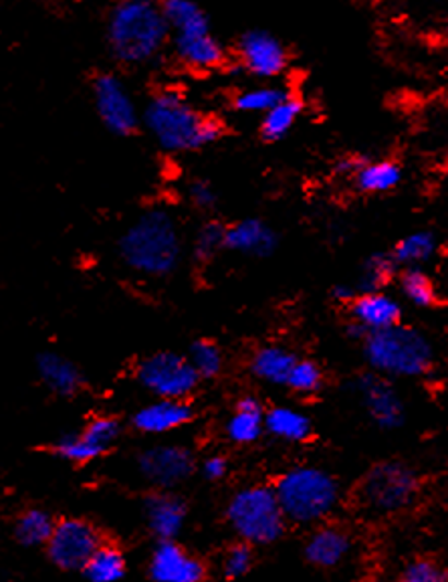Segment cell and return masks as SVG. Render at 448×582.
<instances>
[{"mask_svg": "<svg viewBox=\"0 0 448 582\" xmlns=\"http://www.w3.org/2000/svg\"><path fill=\"white\" fill-rule=\"evenodd\" d=\"M142 125L168 154L198 153L220 142L227 132L222 120L198 110L174 87H164L149 97L142 110Z\"/></svg>", "mask_w": 448, "mask_h": 582, "instance_id": "6da1fadb", "label": "cell"}, {"mask_svg": "<svg viewBox=\"0 0 448 582\" xmlns=\"http://www.w3.org/2000/svg\"><path fill=\"white\" fill-rule=\"evenodd\" d=\"M170 28L160 0H118L106 21L109 56L123 68H142L168 49Z\"/></svg>", "mask_w": 448, "mask_h": 582, "instance_id": "7a4b0ae2", "label": "cell"}, {"mask_svg": "<svg viewBox=\"0 0 448 582\" xmlns=\"http://www.w3.org/2000/svg\"><path fill=\"white\" fill-rule=\"evenodd\" d=\"M160 9L170 28L168 47L182 70L213 73L229 65V51L198 0H160Z\"/></svg>", "mask_w": 448, "mask_h": 582, "instance_id": "3957f363", "label": "cell"}, {"mask_svg": "<svg viewBox=\"0 0 448 582\" xmlns=\"http://www.w3.org/2000/svg\"><path fill=\"white\" fill-rule=\"evenodd\" d=\"M123 264L146 278L170 276L182 257V237L174 217L164 208H149L120 237Z\"/></svg>", "mask_w": 448, "mask_h": 582, "instance_id": "277c9868", "label": "cell"}, {"mask_svg": "<svg viewBox=\"0 0 448 582\" xmlns=\"http://www.w3.org/2000/svg\"><path fill=\"white\" fill-rule=\"evenodd\" d=\"M287 524L317 526L327 522L341 504V485L331 472L317 465H293L273 485Z\"/></svg>", "mask_w": 448, "mask_h": 582, "instance_id": "5b68a950", "label": "cell"}, {"mask_svg": "<svg viewBox=\"0 0 448 582\" xmlns=\"http://www.w3.org/2000/svg\"><path fill=\"white\" fill-rule=\"evenodd\" d=\"M372 373L386 378H422L435 368V350L428 338L407 324H396L362 340Z\"/></svg>", "mask_w": 448, "mask_h": 582, "instance_id": "8992f818", "label": "cell"}, {"mask_svg": "<svg viewBox=\"0 0 448 582\" xmlns=\"http://www.w3.org/2000/svg\"><path fill=\"white\" fill-rule=\"evenodd\" d=\"M419 472L400 459H384L367 470L355 487V504L374 518L408 512L421 498Z\"/></svg>", "mask_w": 448, "mask_h": 582, "instance_id": "52a82bcc", "label": "cell"}, {"mask_svg": "<svg viewBox=\"0 0 448 582\" xmlns=\"http://www.w3.org/2000/svg\"><path fill=\"white\" fill-rule=\"evenodd\" d=\"M225 518L237 541L246 542L253 548L273 546L286 536L289 526L273 485L267 484L237 489L227 501Z\"/></svg>", "mask_w": 448, "mask_h": 582, "instance_id": "ba28073f", "label": "cell"}, {"mask_svg": "<svg viewBox=\"0 0 448 582\" xmlns=\"http://www.w3.org/2000/svg\"><path fill=\"white\" fill-rule=\"evenodd\" d=\"M92 99L97 118L118 138L134 136L142 125V110L122 77L111 71H101L92 80Z\"/></svg>", "mask_w": 448, "mask_h": 582, "instance_id": "9c48e42d", "label": "cell"}, {"mask_svg": "<svg viewBox=\"0 0 448 582\" xmlns=\"http://www.w3.org/2000/svg\"><path fill=\"white\" fill-rule=\"evenodd\" d=\"M136 378L156 399H189L201 385L186 354L170 350L154 352L137 362Z\"/></svg>", "mask_w": 448, "mask_h": 582, "instance_id": "30bf717a", "label": "cell"}, {"mask_svg": "<svg viewBox=\"0 0 448 582\" xmlns=\"http://www.w3.org/2000/svg\"><path fill=\"white\" fill-rule=\"evenodd\" d=\"M99 528L83 518H63L55 522L53 534L45 544L49 560L57 569L82 572L89 556L104 544Z\"/></svg>", "mask_w": 448, "mask_h": 582, "instance_id": "8fae6325", "label": "cell"}, {"mask_svg": "<svg viewBox=\"0 0 448 582\" xmlns=\"http://www.w3.org/2000/svg\"><path fill=\"white\" fill-rule=\"evenodd\" d=\"M237 68L261 82L281 77L291 63L286 43L265 28L245 31L234 45Z\"/></svg>", "mask_w": 448, "mask_h": 582, "instance_id": "7c38bea8", "label": "cell"}, {"mask_svg": "<svg viewBox=\"0 0 448 582\" xmlns=\"http://www.w3.org/2000/svg\"><path fill=\"white\" fill-rule=\"evenodd\" d=\"M122 423L116 416H96L82 431L68 433L51 445V453L63 461L85 465L104 458L122 437Z\"/></svg>", "mask_w": 448, "mask_h": 582, "instance_id": "4fadbf2b", "label": "cell"}, {"mask_svg": "<svg viewBox=\"0 0 448 582\" xmlns=\"http://www.w3.org/2000/svg\"><path fill=\"white\" fill-rule=\"evenodd\" d=\"M137 473L154 489H174L196 472V458L184 445H152L136 458Z\"/></svg>", "mask_w": 448, "mask_h": 582, "instance_id": "5bb4252c", "label": "cell"}, {"mask_svg": "<svg viewBox=\"0 0 448 582\" xmlns=\"http://www.w3.org/2000/svg\"><path fill=\"white\" fill-rule=\"evenodd\" d=\"M355 390L370 421L378 429L396 431L407 423V404L390 378L370 371L355 380Z\"/></svg>", "mask_w": 448, "mask_h": 582, "instance_id": "9a60e30c", "label": "cell"}, {"mask_svg": "<svg viewBox=\"0 0 448 582\" xmlns=\"http://www.w3.org/2000/svg\"><path fill=\"white\" fill-rule=\"evenodd\" d=\"M152 582H206L208 567L178 541L156 542L148 558Z\"/></svg>", "mask_w": 448, "mask_h": 582, "instance_id": "2e32d148", "label": "cell"}, {"mask_svg": "<svg viewBox=\"0 0 448 582\" xmlns=\"http://www.w3.org/2000/svg\"><path fill=\"white\" fill-rule=\"evenodd\" d=\"M144 520L156 541H178L189 522V504L174 489H154L144 498Z\"/></svg>", "mask_w": 448, "mask_h": 582, "instance_id": "e0dca14e", "label": "cell"}, {"mask_svg": "<svg viewBox=\"0 0 448 582\" xmlns=\"http://www.w3.org/2000/svg\"><path fill=\"white\" fill-rule=\"evenodd\" d=\"M355 542L352 532L340 524H317L303 544V556L315 569L331 570L341 567L352 556Z\"/></svg>", "mask_w": 448, "mask_h": 582, "instance_id": "ac0fdd59", "label": "cell"}, {"mask_svg": "<svg viewBox=\"0 0 448 582\" xmlns=\"http://www.w3.org/2000/svg\"><path fill=\"white\" fill-rule=\"evenodd\" d=\"M194 421V407L189 399H154L140 407L130 419L132 427L142 435L158 437L191 425Z\"/></svg>", "mask_w": 448, "mask_h": 582, "instance_id": "d6986e66", "label": "cell"}, {"mask_svg": "<svg viewBox=\"0 0 448 582\" xmlns=\"http://www.w3.org/2000/svg\"><path fill=\"white\" fill-rule=\"evenodd\" d=\"M350 322L364 332H380L402 322V305L395 295L386 291H364L355 293L348 304Z\"/></svg>", "mask_w": 448, "mask_h": 582, "instance_id": "ffe728a7", "label": "cell"}, {"mask_svg": "<svg viewBox=\"0 0 448 582\" xmlns=\"http://www.w3.org/2000/svg\"><path fill=\"white\" fill-rule=\"evenodd\" d=\"M279 247V237L263 219H241L225 225V250L253 257H269Z\"/></svg>", "mask_w": 448, "mask_h": 582, "instance_id": "44dd1931", "label": "cell"}, {"mask_svg": "<svg viewBox=\"0 0 448 582\" xmlns=\"http://www.w3.org/2000/svg\"><path fill=\"white\" fill-rule=\"evenodd\" d=\"M35 366L43 385L61 399H73L85 388L82 368L63 354L41 352L35 361Z\"/></svg>", "mask_w": 448, "mask_h": 582, "instance_id": "7402d4cb", "label": "cell"}, {"mask_svg": "<svg viewBox=\"0 0 448 582\" xmlns=\"http://www.w3.org/2000/svg\"><path fill=\"white\" fill-rule=\"evenodd\" d=\"M355 191L362 194H386L396 191L404 181V170L392 158H370L350 177Z\"/></svg>", "mask_w": 448, "mask_h": 582, "instance_id": "603a6c76", "label": "cell"}, {"mask_svg": "<svg viewBox=\"0 0 448 582\" xmlns=\"http://www.w3.org/2000/svg\"><path fill=\"white\" fill-rule=\"evenodd\" d=\"M263 419H265V404L261 402V399H257L255 395L241 397L225 425L227 439L231 444L243 445V447L257 444L258 439L265 435Z\"/></svg>", "mask_w": 448, "mask_h": 582, "instance_id": "cb8c5ba5", "label": "cell"}, {"mask_svg": "<svg viewBox=\"0 0 448 582\" xmlns=\"http://www.w3.org/2000/svg\"><path fill=\"white\" fill-rule=\"evenodd\" d=\"M265 433L283 444H307L313 439L312 416L295 407H271L265 409L263 419Z\"/></svg>", "mask_w": 448, "mask_h": 582, "instance_id": "d4e9b609", "label": "cell"}, {"mask_svg": "<svg viewBox=\"0 0 448 582\" xmlns=\"http://www.w3.org/2000/svg\"><path fill=\"white\" fill-rule=\"evenodd\" d=\"M295 361L298 356L291 350L277 347V344H267V347L258 348L253 354L249 368H251V375L261 383L273 385V387H286L287 376L291 373Z\"/></svg>", "mask_w": 448, "mask_h": 582, "instance_id": "484cf974", "label": "cell"}, {"mask_svg": "<svg viewBox=\"0 0 448 582\" xmlns=\"http://www.w3.org/2000/svg\"><path fill=\"white\" fill-rule=\"evenodd\" d=\"M303 113H305V101L291 92L277 106H273L265 116H261V124H258L261 138L269 144L281 142L291 134V130L298 125Z\"/></svg>", "mask_w": 448, "mask_h": 582, "instance_id": "4316f807", "label": "cell"}, {"mask_svg": "<svg viewBox=\"0 0 448 582\" xmlns=\"http://www.w3.org/2000/svg\"><path fill=\"white\" fill-rule=\"evenodd\" d=\"M89 582H120L128 572V558L122 548L104 542L82 569Z\"/></svg>", "mask_w": 448, "mask_h": 582, "instance_id": "83f0119b", "label": "cell"}, {"mask_svg": "<svg viewBox=\"0 0 448 582\" xmlns=\"http://www.w3.org/2000/svg\"><path fill=\"white\" fill-rule=\"evenodd\" d=\"M55 522L53 513L43 508H27L14 520V541L25 548H41L51 538Z\"/></svg>", "mask_w": 448, "mask_h": 582, "instance_id": "f1b7e54d", "label": "cell"}, {"mask_svg": "<svg viewBox=\"0 0 448 582\" xmlns=\"http://www.w3.org/2000/svg\"><path fill=\"white\" fill-rule=\"evenodd\" d=\"M436 250H438V241L433 231H412L408 235L402 237L395 245V250L390 251L395 264L398 269L404 267H422L428 264L435 257Z\"/></svg>", "mask_w": 448, "mask_h": 582, "instance_id": "f546056e", "label": "cell"}, {"mask_svg": "<svg viewBox=\"0 0 448 582\" xmlns=\"http://www.w3.org/2000/svg\"><path fill=\"white\" fill-rule=\"evenodd\" d=\"M289 94H291V89H287L283 85H255V87H246L243 92L234 94L231 106L237 113L265 116L273 106H277Z\"/></svg>", "mask_w": 448, "mask_h": 582, "instance_id": "4dcf8cb0", "label": "cell"}, {"mask_svg": "<svg viewBox=\"0 0 448 582\" xmlns=\"http://www.w3.org/2000/svg\"><path fill=\"white\" fill-rule=\"evenodd\" d=\"M398 290L416 307H433L438 304V291L435 281L422 267H404L398 269Z\"/></svg>", "mask_w": 448, "mask_h": 582, "instance_id": "1f68e13d", "label": "cell"}, {"mask_svg": "<svg viewBox=\"0 0 448 582\" xmlns=\"http://www.w3.org/2000/svg\"><path fill=\"white\" fill-rule=\"evenodd\" d=\"M396 276H398V265L395 264L390 251L388 253H374L362 265L360 281H358L355 290L358 293L386 291V288L395 281Z\"/></svg>", "mask_w": 448, "mask_h": 582, "instance_id": "d6a6232c", "label": "cell"}, {"mask_svg": "<svg viewBox=\"0 0 448 582\" xmlns=\"http://www.w3.org/2000/svg\"><path fill=\"white\" fill-rule=\"evenodd\" d=\"M186 359L192 364L194 373L198 375L201 380H208V378H215V376L220 375L222 366H225V354L222 350L218 348L215 340H208V338H203V340H196L192 344Z\"/></svg>", "mask_w": 448, "mask_h": 582, "instance_id": "836d02e7", "label": "cell"}, {"mask_svg": "<svg viewBox=\"0 0 448 582\" xmlns=\"http://www.w3.org/2000/svg\"><path fill=\"white\" fill-rule=\"evenodd\" d=\"M255 567V548L246 542H232L220 558V574L227 581H241Z\"/></svg>", "mask_w": 448, "mask_h": 582, "instance_id": "e575fe53", "label": "cell"}, {"mask_svg": "<svg viewBox=\"0 0 448 582\" xmlns=\"http://www.w3.org/2000/svg\"><path fill=\"white\" fill-rule=\"evenodd\" d=\"M225 250V225L220 221L204 222L192 243V257L196 264H210Z\"/></svg>", "mask_w": 448, "mask_h": 582, "instance_id": "d590c367", "label": "cell"}, {"mask_svg": "<svg viewBox=\"0 0 448 582\" xmlns=\"http://www.w3.org/2000/svg\"><path fill=\"white\" fill-rule=\"evenodd\" d=\"M286 387L299 397H312L324 387V368L313 361H295Z\"/></svg>", "mask_w": 448, "mask_h": 582, "instance_id": "8d00e7d4", "label": "cell"}, {"mask_svg": "<svg viewBox=\"0 0 448 582\" xmlns=\"http://www.w3.org/2000/svg\"><path fill=\"white\" fill-rule=\"evenodd\" d=\"M396 582H448V570L435 558L416 556L402 565Z\"/></svg>", "mask_w": 448, "mask_h": 582, "instance_id": "74e56055", "label": "cell"}, {"mask_svg": "<svg viewBox=\"0 0 448 582\" xmlns=\"http://www.w3.org/2000/svg\"><path fill=\"white\" fill-rule=\"evenodd\" d=\"M186 196H189L192 207L201 208V210H210V208L217 207V189L213 186V182H208L206 179H194V181L189 182Z\"/></svg>", "mask_w": 448, "mask_h": 582, "instance_id": "f35d334b", "label": "cell"}, {"mask_svg": "<svg viewBox=\"0 0 448 582\" xmlns=\"http://www.w3.org/2000/svg\"><path fill=\"white\" fill-rule=\"evenodd\" d=\"M198 470L203 473L206 482H213L215 484V482H222L229 475L231 463H229V459L225 458V456L213 453V456L203 459V463H201Z\"/></svg>", "mask_w": 448, "mask_h": 582, "instance_id": "ab89813d", "label": "cell"}, {"mask_svg": "<svg viewBox=\"0 0 448 582\" xmlns=\"http://www.w3.org/2000/svg\"><path fill=\"white\" fill-rule=\"evenodd\" d=\"M364 154H353V156H346V158H340L338 162H336V174L338 177H341V179H350L352 177L353 172L358 170V167L364 162Z\"/></svg>", "mask_w": 448, "mask_h": 582, "instance_id": "60d3db41", "label": "cell"}, {"mask_svg": "<svg viewBox=\"0 0 448 582\" xmlns=\"http://www.w3.org/2000/svg\"><path fill=\"white\" fill-rule=\"evenodd\" d=\"M358 290L352 288V286H334L331 288V298L338 302V304L348 305L355 298Z\"/></svg>", "mask_w": 448, "mask_h": 582, "instance_id": "b9f144b4", "label": "cell"}]
</instances>
